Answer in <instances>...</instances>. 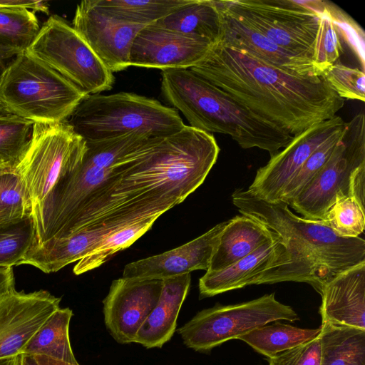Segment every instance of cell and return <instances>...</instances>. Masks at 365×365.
Segmentation results:
<instances>
[{
  "label": "cell",
  "mask_w": 365,
  "mask_h": 365,
  "mask_svg": "<svg viewBox=\"0 0 365 365\" xmlns=\"http://www.w3.org/2000/svg\"><path fill=\"white\" fill-rule=\"evenodd\" d=\"M73 314L68 307L57 309L29 340L23 354L45 355L79 365L69 337V325Z\"/></svg>",
  "instance_id": "24"
},
{
  "label": "cell",
  "mask_w": 365,
  "mask_h": 365,
  "mask_svg": "<svg viewBox=\"0 0 365 365\" xmlns=\"http://www.w3.org/2000/svg\"><path fill=\"white\" fill-rule=\"evenodd\" d=\"M191 0H91L106 14L124 22L148 26L188 4Z\"/></svg>",
  "instance_id": "27"
},
{
  "label": "cell",
  "mask_w": 365,
  "mask_h": 365,
  "mask_svg": "<svg viewBox=\"0 0 365 365\" xmlns=\"http://www.w3.org/2000/svg\"><path fill=\"white\" fill-rule=\"evenodd\" d=\"M8 63L5 61H0V86L2 82L4 73L7 68Z\"/></svg>",
  "instance_id": "45"
},
{
  "label": "cell",
  "mask_w": 365,
  "mask_h": 365,
  "mask_svg": "<svg viewBox=\"0 0 365 365\" xmlns=\"http://www.w3.org/2000/svg\"><path fill=\"white\" fill-rule=\"evenodd\" d=\"M321 327L302 329L275 322L258 327L238 338L259 354L271 358L312 340L320 334Z\"/></svg>",
  "instance_id": "26"
},
{
  "label": "cell",
  "mask_w": 365,
  "mask_h": 365,
  "mask_svg": "<svg viewBox=\"0 0 365 365\" xmlns=\"http://www.w3.org/2000/svg\"><path fill=\"white\" fill-rule=\"evenodd\" d=\"M35 242L31 215L0 224V267L18 266Z\"/></svg>",
  "instance_id": "31"
},
{
  "label": "cell",
  "mask_w": 365,
  "mask_h": 365,
  "mask_svg": "<svg viewBox=\"0 0 365 365\" xmlns=\"http://www.w3.org/2000/svg\"><path fill=\"white\" fill-rule=\"evenodd\" d=\"M319 14L318 30L314 46L313 63L322 76L329 67L339 62L343 51L342 36L331 17L324 1H314Z\"/></svg>",
  "instance_id": "32"
},
{
  "label": "cell",
  "mask_w": 365,
  "mask_h": 365,
  "mask_svg": "<svg viewBox=\"0 0 365 365\" xmlns=\"http://www.w3.org/2000/svg\"><path fill=\"white\" fill-rule=\"evenodd\" d=\"M190 273L163 279L158 302L139 329L134 343L147 349L161 348L175 331L177 319L187 294Z\"/></svg>",
  "instance_id": "21"
},
{
  "label": "cell",
  "mask_w": 365,
  "mask_h": 365,
  "mask_svg": "<svg viewBox=\"0 0 365 365\" xmlns=\"http://www.w3.org/2000/svg\"><path fill=\"white\" fill-rule=\"evenodd\" d=\"M345 122L338 115L315 124L294 136L263 167L259 168L247 190L255 197L274 202L295 173L324 141L340 133Z\"/></svg>",
  "instance_id": "13"
},
{
  "label": "cell",
  "mask_w": 365,
  "mask_h": 365,
  "mask_svg": "<svg viewBox=\"0 0 365 365\" xmlns=\"http://www.w3.org/2000/svg\"><path fill=\"white\" fill-rule=\"evenodd\" d=\"M190 69L292 137L332 118L344 103L323 76L275 67L221 41Z\"/></svg>",
  "instance_id": "2"
},
{
  "label": "cell",
  "mask_w": 365,
  "mask_h": 365,
  "mask_svg": "<svg viewBox=\"0 0 365 365\" xmlns=\"http://www.w3.org/2000/svg\"><path fill=\"white\" fill-rule=\"evenodd\" d=\"M14 289L13 268L0 267V300Z\"/></svg>",
  "instance_id": "40"
},
{
  "label": "cell",
  "mask_w": 365,
  "mask_h": 365,
  "mask_svg": "<svg viewBox=\"0 0 365 365\" xmlns=\"http://www.w3.org/2000/svg\"><path fill=\"white\" fill-rule=\"evenodd\" d=\"M0 8H24L33 11L48 14V6L46 1L34 0H0Z\"/></svg>",
  "instance_id": "39"
},
{
  "label": "cell",
  "mask_w": 365,
  "mask_h": 365,
  "mask_svg": "<svg viewBox=\"0 0 365 365\" xmlns=\"http://www.w3.org/2000/svg\"><path fill=\"white\" fill-rule=\"evenodd\" d=\"M40 31L35 13L24 8H0V43L26 51Z\"/></svg>",
  "instance_id": "30"
},
{
  "label": "cell",
  "mask_w": 365,
  "mask_h": 365,
  "mask_svg": "<svg viewBox=\"0 0 365 365\" xmlns=\"http://www.w3.org/2000/svg\"><path fill=\"white\" fill-rule=\"evenodd\" d=\"M155 24L208 41L219 42L223 19L216 0H191Z\"/></svg>",
  "instance_id": "23"
},
{
  "label": "cell",
  "mask_w": 365,
  "mask_h": 365,
  "mask_svg": "<svg viewBox=\"0 0 365 365\" xmlns=\"http://www.w3.org/2000/svg\"><path fill=\"white\" fill-rule=\"evenodd\" d=\"M8 166L6 164H4L1 160H0V168ZM10 167V166H9Z\"/></svg>",
  "instance_id": "47"
},
{
  "label": "cell",
  "mask_w": 365,
  "mask_h": 365,
  "mask_svg": "<svg viewBox=\"0 0 365 365\" xmlns=\"http://www.w3.org/2000/svg\"><path fill=\"white\" fill-rule=\"evenodd\" d=\"M319 294L322 324L365 330V262L332 278Z\"/></svg>",
  "instance_id": "19"
},
{
  "label": "cell",
  "mask_w": 365,
  "mask_h": 365,
  "mask_svg": "<svg viewBox=\"0 0 365 365\" xmlns=\"http://www.w3.org/2000/svg\"><path fill=\"white\" fill-rule=\"evenodd\" d=\"M274 235L275 232L249 216H235L227 220L222 231L207 271H219L231 266L259 249Z\"/></svg>",
  "instance_id": "22"
},
{
  "label": "cell",
  "mask_w": 365,
  "mask_h": 365,
  "mask_svg": "<svg viewBox=\"0 0 365 365\" xmlns=\"http://www.w3.org/2000/svg\"><path fill=\"white\" fill-rule=\"evenodd\" d=\"M284 267H292L302 282L319 289V280L312 263L294 246L275 233L272 239L231 266L219 271H207L199 280L200 298L257 284L268 271L269 282L277 280Z\"/></svg>",
  "instance_id": "12"
},
{
  "label": "cell",
  "mask_w": 365,
  "mask_h": 365,
  "mask_svg": "<svg viewBox=\"0 0 365 365\" xmlns=\"http://www.w3.org/2000/svg\"><path fill=\"white\" fill-rule=\"evenodd\" d=\"M34 123L9 110L0 101V160L14 168L27 150Z\"/></svg>",
  "instance_id": "29"
},
{
  "label": "cell",
  "mask_w": 365,
  "mask_h": 365,
  "mask_svg": "<svg viewBox=\"0 0 365 365\" xmlns=\"http://www.w3.org/2000/svg\"><path fill=\"white\" fill-rule=\"evenodd\" d=\"M19 51L0 43V61H5L14 58L20 53Z\"/></svg>",
  "instance_id": "42"
},
{
  "label": "cell",
  "mask_w": 365,
  "mask_h": 365,
  "mask_svg": "<svg viewBox=\"0 0 365 365\" xmlns=\"http://www.w3.org/2000/svg\"><path fill=\"white\" fill-rule=\"evenodd\" d=\"M320 365H365V330L321 325Z\"/></svg>",
  "instance_id": "25"
},
{
  "label": "cell",
  "mask_w": 365,
  "mask_h": 365,
  "mask_svg": "<svg viewBox=\"0 0 365 365\" xmlns=\"http://www.w3.org/2000/svg\"><path fill=\"white\" fill-rule=\"evenodd\" d=\"M342 132L329 138L311 154L285 186L277 202L287 204L303 190L328 161Z\"/></svg>",
  "instance_id": "35"
},
{
  "label": "cell",
  "mask_w": 365,
  "mask_h": 365,
  "mask_svg": "<svg viewBox=\"0 0 365 365\" xmlns=\"http://www.w3.org/2000/svg\"><path fill=\"white\" fill-rule=\"evenodd\" d=\"M330 87L341 98L365 101V74L358 68H351L339 62L322 74Z\"/></svg>",
  "instance_id": "36"
},
{
  "label": "cell",
  "mask_w": 365,
  "mask_h": 365,
  "mask_svg": "<svg viewBox=\"0 0 365 365\" xmlns=\"http://www.w3.org/2000/svg\"><path fill=\"white\" fill-rule=\"evenodd\" d=\"M13 168L12 167L6 166L4 168H0V175L8 171L9 170Z\"/></svg>",
  "instance_id": "46"
},
{
  "label": "cell",
  "mask_w": 365,
  "mask_h": 365,
  "mask_svg": "<svg viewBox=\"0 0 365 365\" xmlns=\"http://www.w3.org/2000/svg\"><path fill=\"white\" fill-rule=\"evenodd\" d=\"M163 282L161 279L120 278L112 282L103 301L104 322L119 344L134 342L144 322L156 306Z\"/></svg>",
  "instance_id": "14"
},
{
  "label": "cell",
  "mask_w": 365,
  "mask_h": 365,
  "mask_svg": "<svg viewBox=\"0 0 365 365\" xmlns=\"http://www.w3.org/2000/svg\"><path fill=\"white\" fill-rule=\"evenodd\" d=\"M161 91L165 99L183 114L190 126L211 134L229 135L242 148H257L272 157L293 138L190 68L163 71Z\"/></svg>",
  "instance_id": "3"
},
{
  "label": "cell",
  "mask_w": 365,
  "mask_h": 365,
  "mask_svg": "<svg viewBox=\"0 0 365 365\" xmlns=\"http://www.w3.org/2000/svg\"><path fill=\"white\" fill-rule=\"evenodd\" d=\"M364 208L352 195H338L320 221L341 237H358L364 230Z\"/></svg>",
  "instance_id": "33"
},
{
  "label": "cell",
  "mask_w": 365,
  "mask_h": 365,
  "mask_svg": "<svg viewBox=\"0 0 365 365\" xmlns=\"http://www.w3.org/2000/svg\"><path fill=\"white\" fill-rule=\"evenodd\" d=\"M20 356H14L8 358L0 359V365H19Z\"/></svg>",
  "instance_id": "43"
},
{
  "label": "cell",
  "mask_w": 365,
  "mask_h": 365,
  "mask_svg": "<svg viewBox=\"0 0 365 365\" xmlns=\"http://www.w3.org/2000/svg\"><path fill=\"white\" fill-rule=\"evenodd\" d=\"M38 365H74L45 355L31 356Z\"/></svg>",
  "instance_id": "41"
},
{
  "label": "cell",
  "mask_w": 365,
  "mask_h": 365,
  "mask_svg": "<svg viewBox=\"0 0 365 365\" xmlns=\"http://www.w3.org/2000/svg\"><path fill=\"white\" fill-rule=\"evenodd\" d=\"M31 215V205L14 168L0 175V224Z\"/></svg>",
  "instance_id": "34"
},
{
  "label": "cell",
  "mask_w": 365,
  "mask_h": 365,
  "mask_svg": "<svg viewBox=\"0 0 365 365\" xmlns=\"http://www.w3.org/2000/svg\"><path fill=\"white\" fill-rule=\"evenodd\" d=\"M61 298L46 290L16 289L0 300V359L23 354L34 334L58 309Z\"/></svg>",
  "instance_id": "16"
},
{
  "label": "cell",
  "mask_w": 365,
  "mask_h": 365,
  "mask_svg": "<svg viewBox=\"0 0 365 365\" xmlns=\"http://www.w3.org/2000/svg\"><path fill=\"white\" fill-rule=\"evenodd\" d=\"M213 44L155 24L136 35L130 53V66L163 71L190 68L200 62Z\"/></svg>",
  "instance_id": "17"
},
{
  "label": "cell",
  "mask_w": 365,
  "mask_h": 365,
  "mask_svg": "<svg viewBox=\"0 0 365 365\" xmlns=\"http://www.w3.org/2000/svg\"><path fill=\"white\" fill-rule=\"evenodd\" d=\"M297 312L275 298V294L233 305H215L197 313L178 333L184 344L195 351H208L252 329L279 320L294 322Z\"/></svg>",
  "instance_id": "10"
},
{
  "label": "cell",
  "mask_w": 365,
  "mask_h": 365,
  "mask_svg": "<svg viewBox=\"0 0 365 365\" xmlns=\"http://www.w3.org/2000/svg\"><path fill=\"white\" fill-rule=\"evenodd\" d=\"M227 221L178 247L126 264L123 277L165 279L197 269L207 271L219 237Z\"/></svg>",
  "instance_id": "18"
},
{
  "label": "cell",
  "mask_w": 365,
  "mask_h": 365,
  "mask_svg": "<svg viewBox=\"0 0 365 365\" xmlns=\"http://www.w3.org/2000/svg\"><path fill=\"white\" fill-rule=\"evenodd\" d=\"M158 217L144 218L110 232L93 250L77 262L73 273L79 275L101 266L115 253L128 247L143 235Z\"/></svg>",
  "instance_id": "28"
},
{
  "label": "cell",
  "mask_w": 365,
  "mask_h": 365,
  "mask_svg": "<svg viewBox=\"0 0 365 365\" xmlns=\"http://www.w3.org/2000/svg\"><path fill=\"white\" fill-rule=\"evenodd\" d=\"M327 9L337 25L338 29L364 71V33L359 26L336 5L325 1Z\"/></svg>",
  "instance_id": "37"
},
{
  "label": "cell",
  "mask_w": 365,
  "mask_h": 365,
  "mask_svg": "<svg viewBox=\"0 0 365 365\" xmlns=\"http://www.w3.org/2000/svg\"><path fill=\"white\" fill-rule=\"evenodd\" d=\"M86 96L26 51L12 58L0 86V101L12 112L34 123L66 121Z\"/></svg>",
  "instance_id": "6"
},
{
  "label": "cell",
  "mask_w": 365,
  "mask_h": 365,
  "mask_svg": "<svg viewBox=\"0 0 365 365\" xmlns=\"http://www.w3.org/2000/svg\"><path fill=\"white\" fill-rule=\"evenodd\" d=\"M320 334L316 338L267 358L269 365H320Z\"/></svg>",
  "instance_id": "38"
},
{
  "label": "cell",
  "mask_w": 365,
  "mask_h": 365,
  "mask_svg": "<svg viewBox=\"0 0 365 365\" xmlns=\"http://www.w3.org/2000/svg\"><path fill=\"white\" fill-rule=\"evenodd\" d=\"M363 167L365 118L361 113L345 123L328 161L288 206L305 219L322 220L338 195H349L351 179Z\"/></svg>",
  "instance_id": "11"
},
{
  "label": "cell",
  "mask_w": 365,
  "mask_h": 365,
  "mask_svg": "<svg viewBox=\"0 0 365 365\" xmlns=\"http://www.w3.org/2000/svg\"><path fill=\"white\" fill-rule=\"evenodd\" d=\"M86 141L66 121L35 123L30 144L14 170L31 205L34 225L56 187L81 165Z\"/></svg>",
  "instance_id": "7"
},
{
  "label": "cell",
  "mask_w": 365,
  "mask_h": 365,
  "mask_svg": "<svg viewBox=\"0 0 365 365\" xmlns=\"http://www.w3.org/2000/svg\"><path fill=\"white\" fill-rule=\"evenodd\" d=\"M86 142L110 139L133 132L164 137L184 124L175 108L133 93L86 96L66 120Z\"/></svg>",
  "instance_id": "5"
},
{
  "label": "cell",
  "mask_w": 365,
  "mask_h": 365,
  "mask_svg": "<svg viewBox=\"0 0 365 365\" xmlns=\"http://www.w3.org/2000/svg\"><path fill=\"white\" fill-rule=\"evenodd\" d=\"M72 26L113 73L130 66L134 38L145 26L118 20L84 0L77 5Z\"/></svg>",
  "instance_id": "15"
},
{
  "label": "cell",
  "mask_w": 365,
  "mask_h": 365,
  "mask_svg": "<svg viewBox=\"0 0 365 365\" xmlns=\"http://www.w3.org/2000/svg\"><path fill=\"white\" fill-rule=\"evenodd\" d=\"M219 2L227 11L281 48L313 62L319 20L314 1L222 0Z\"/></svg>",
  "instance_id": "9"
},
{
  "label": "cell",
  "mask_w": 365,
  "mask_h": 365,
  "mask_svg": "<svg viewBox=\"0 0 365 365\" xmlns=\"http://www.w3.org/2000/svg\"><path fill=\"white\" fill-rule=\"evenodd\" d=\"M19 365H38L33 358L26 354H21L20 356V364Z\"/></svg>",
  "instance_id": "44"
},
{
  "label": "cell",
  "mask_w": 365,
  "mask_h": 365,
  "mask_svg": "<svg viewBox=\"0 0 365 365\" xmlns=\"http://www.w3.org/2000/svg\"><path fill=\"white\" fill-rule=\"evenodd\" d=\"M222 13V35L220 41L246 52L275 67L306 76H321L312 61L281 48L237 16L229 13L216 1Z\"/></svg>",
  "instance_id": "20"
},
{
  "label": "cell",
  "mask_w": 365,
  "mask_h": 365,
  "mask_svg": "<svg viewBox=\"0 0 365 365\" xmlns=\"http://www.w3.org/2000/svg\"><path fill=\"white\" fill-rule=\"evenodd\" d=\"M86 96L112 88L115 77L65 19L51 15L26 51Z\"/></svg>",
  "instance_id": "8"
},
{
  "label": "cell",
  "mask_w": 365,
  "mask_h": 365,
  "mask_svg": "<svg viewBox=\"0 0 365 365\" xmlns=\"http://www.w3.org/2000/svg\"><path fill=\"white\" fill-rule=\"evenodd\" d=\"M219 153L212 134L190 125L151 138L123 173L83 201L56 238L78 230L96 231L104 238L120 227L160 217L202 184Z\"/></svg>",
  "instance_id": "1"
},
{
  "label": "cell",
  "mask_w": 365,
  "mask_h": 365,
  "mask_svg": "<svg viewBox=\"0 0 365 365\" xmlns=\"http://www.w3.org/2000/svg\"><path fill=\"white\" fill-rule=\"evenodd\" d=\"M232 199L241 214L294 245L314 266L322 289L339 274L365 262V240L361 237H341L320 220L299 217L285 202L264 201L247 189H237Z\"/></svg>",
  "instance_id": "4"
}]
</instances>
